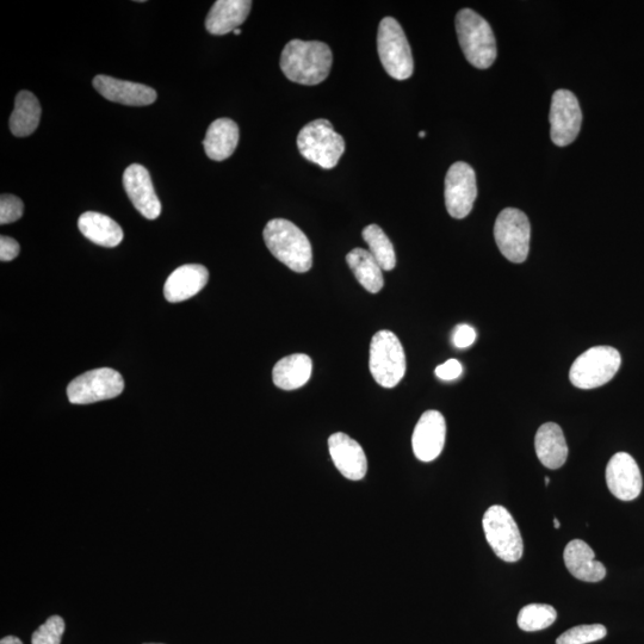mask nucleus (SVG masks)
<instances>
[{
    "mask_svg": "<svg viewBox=\"0 0 644 644\" xmlns=\"http://www.w3.org/2000/svg\"><path fill=\"white\" fill-rule=\"evenodd\" d=\"M331 48L320 41L293 40L281 55V68L291 82L318 85L328 77L332 68Z\"/></svg>",
    "mask_w": 644,
    "mask_h": 644,
    "instance_id": "nucleus-1",
    "label": "nucleus"
},
{
    "mask_svg": "<svg viewBox=\"0 0 644 644\" xmlns=\"http://www.w3.org/2000/svg\"><path fill=\"white\" fill-rule=\"evenodd\" d=\"M263 237L272 256L287 265L290 270L303 274L312 269L311 241L293 222L284 219L271 220L264 229Z\"/></svg>",
    "mask_w": 644,
    "mask_h": 644,
    "instance_id": "nucleus-2",
    "label": "nucleus"
},
{
    "mask_svg": "<svg viewBox=\"0 0 644 644\" xmlns=\"http://www.w3.org/2000/svg\"><path fill=\"white\" fill-rule=\"evenodd\" d=\"M456 32L464 57L479 70H486L497 59V41L491 26L472 9L456 16Z\"/></svg>",
    "mask_w": 644,
    "mask_h": 644,
    "instance_id": "nucleus-3",
    "label": "nucleus"
},
{
    "mask_svg": "<svg viewBox=\"0 0 644 644\" xmlns=\"http://www.w3.org/2000/svg\"><path fill=\"white\" fill-rule=\"evenodd\" d=\"M297 147L303 158L322 169L331 170L345 152V141L342 135L334 132L330 121L319 119L301 129Z\"/></svg>",
    "mask_w": 644,
    "mask_h": 644,
    "instance_id": "nucleus-4",
    "label": "nucleus"
},
{
    "mask_svg": "<svg viewBox=\"0 0 644 644\" xmlns=\"http://www.w3.org/2000/svg\"><path fill=\"white\" fill-rule=\"evenodd\" d=\"M370 373L380 386L394 388L406 374V355L398 337L393 332H377L371 340Z\"/></svg>",
    "mask_w": 644,
    "mask_h": 644,
    "instance_id": "nucleus-5",
    "label": "nucleus"
},
{
    "mask_svg": "<svg viewBox=\"0 0 644 644\" xmlns=\"http://www.w3.org/2000/svg\"><path fill=\"white\" fill-rule=\"evenodd\" d=\"M377 51L381 63L390 77L396 80L410 78L414 71V61L410 43L404 29L393 17H386L380 23L377 33Z\"/></svg>",
    "mask_w": 644,
    "mask_h": 644,
    "instance_id": "nucleus-6",
    "label": "nucleus"
},
{
    "mask_svg": "<svg viewBox=\"0 0 644 644\" xmlns=\"http://www.w3.org/2000/svg\"><path fill=\"white\" fill-rule=\"evenodd\" d=\"M621 354L611 346H596L575 359L569 380L580 389L599 388L610 382L621 368Z\"/></svg>",
    "mask_w": 644,
    "mask_h": 644,
    "instance_id": "nucleus-7",
    "label": "nucleus"
},
{
    "mask_svg": "<svg viewBox=\"0 0 644 644\" xmlns=\"http://www.w3.org/2000/svg\"><path fill=\"white\" fill-rule=\"evenodd\" d=\"M486 540L495 555L505 562L522 559L524 543L515 519L504 506L489 507L482 520Z\"/></svg>",
    "mask_w": 644,
    "mask_h": 644,
    "instance_id": "nucleus-8",
    "label": "nucleus"
},
{
    "mask_svg": "<svg viewBox=\"0 0 644 644\" xmlns=\"http://www.w3.org/2000/svg\"><path fill=\"white\" fill-rule=\"evenodd\" d=\"M494 238L506 259L520 264L530 251L531 225L522 210L506 208L498 216L494 226Z\"/></svg>",
    "mask_w": 644,
    "mask_h": 644,
    "instance_id": "nucleus-9",
    "label": "nucleus"
},
{
    "mask_svg": "<svg viewBox=\"0 0 644 644\" xmlns=\"http://www.w3.org/2000/svg\"><path fill=\"white\" fill-rule=\"evenodd\" d=\"M125 389L120 373L114 369L101 368L88 371L74 379L67 387L71 404L88 405L98 401L115 399Z\"/></svg>",
    "mask_w": 644,
    "mask_h": 644,
    "instance_id": "nucleus-10",
    "label": "nucleus"
},
{
    "mask_svg": "<svg viewBox=\"0 0 644 644\" xmlns=\"http://www.w3.org/2000/svg\"><path fill=\"white\" fill-rule=\"evenodd\" d=\"M445 206L454 219H464L472 212L478 187L472 166L463 161L451 165L445 177Z\"/></svg>",
    "mask_w": 644,
    "mask_h": 644,
    "instance_id": "nucleus-11",
    "label": "nucleus"
},
{
    "mask_svg": "<svg viewBox=\"0 0 644 644\" xmlns=\"http://www.w3.org/2000/svg\"><path fill=\"white\" fill-rule=\"evenodd\" d=\"M550 136L556 146L566 147L578 138L582 113L577 96L568 90H557L551 98Z\"/></svg>",
    "mask_w": 644,
    "mask_h": 644,
    "instance_id": "nucleus-12",
    "label": "nucleus"
},
{
    "mask_svg": "<svg viewBox=\"0 0 644 644\" xmlns=\"http://www.w3.org/2000/svg\"><path fill=\"white\" fill-rule=\"evenodd\" d=\"M447 438V423L438 411H427L414 429L412 447L421 462L435 461L442 454Z\"/></svg>",
    "mask_w": 644,
    "mask_h": 644,
    "instance_id": "nucleus-13",
    "label": "nucleus"
},
{
    "mask_svg": "<svg viewBox=\"0 0 644 644\" xmlns=\"http://www.w3.org/2000/svg\"><path fill=\"white\" fill-rule=\"evenodd\" d=\"M606 483L610 492L622 501L639 498L642 492V475L639 464L627 452H618L606 467Z\"/></svg>",
    "mask_w": 644,
    "mask_h": 644,
    "instance_id": "nucleus-14",
    "label": "nucleus"
},
{
    "mask_svg": "<svg viewBox=\"0 0 644 644\" xmlns=\"http://www.w3.org/2000/svg\"><path fill=\"white\" fill-rule=\"evenodd\" d=\"M123 187L129 200L138 212L148 220H156L161 214V203L154 190L150 172L146 167L133 164L123 173Z\"/></svg>",
    "mask_w": 644,
    "mask_h": 644,
    "instance_id": "nucleus-15",
    "label": "nucleus"
},
{
    "mask_svg": "<svg viewBox=\"0 0 644 644\" xmlns=\"http://www.w3.org/2000/svg\"><path fill=\"white\" fill-rule=\"evenodd\" d=\"M328 450L334 466L344 478L351 481L364 479L368 472V460L361 445L345 433H334L328 438Z\"/></svg>",
    "mask_w": 644,
    "mask_h": 644,
    "instance_id": "nucleus-16",
    "label": "nucleus"
},
{
    "mask_svg": "<svg viewBox=\"0 0 644 644\" xmlns=\"http://www.w3.org/2000/svg\"><path fill=\"white\" fill-rule=\"evenodd\" d=\"M94 88L108 101L130 107H145L156 102L158 97L156 90L150 86L109 76L95 77Z\"/></svg>",
    "mask_w": 644,
    "mask_h": 644,
    "instance_id": "nucleus-17",
    "label": "nucleus"
},
{
    "mask_svg": "<svg viewBox=\"0 0 644 644\" xmlns=\"http://www.w3.org/2000/svg\"><path fill=\"white\" fill-rule=\"evenodd\" d=\"M209 272L200 264L183 265L173 271L164 287L165 299L171 303L191 299L207 286Z\"/></svg>",
    "mask_w": 644,
    "mask_h": 644,
    "instance_id": "nucleus-18",
    "label": "nucleus"
},
{
    "mask_svg": "<svg viewBox=\"0 0 644 644\" xmlns=\"http://www.w3.org/2000/svg\"><path fill=\"white\" fill-rule=\"evenodd\" d=\"M566 567L574 578L585 582H599L606 577V568L596 560V554L588 544L574 540L567 544L563 553Z\"/></svg>",
    "mask_w": 644,
    "mask_h": 644,
    "instance_id": "nucleus-19",
    "label": "nucleus"
},
{
    "mask_svg": "<svg viewBox=\"0 0 644 644\" xmlns=\"http://www.w3.org/2000/svg\"><path fill=\"white\" fill-rule=\"evenodd\" d=\"M251 8L250 0H218L209 11L206 28L213 35L234 33L249 17Z\"/></svg>",
    "mask_w": 644,
    "mask_h": 644,
    "instance_id": "nucleus-20",
    "label": "nucleus"
},
{
    "mask_svg": "<svg viewBox=\"0 0 644 644\" xmlns=\"http://www.w3.org/2000/svg\"><path fill=\"white\" fill-rule=\"evenodd\" d=\"M538 460L548 469H559L566 463L568 445L561 427L555 423L544 424L535 439Z\"/></svg>",
    "mask_w": 644,
    "mask_h": 644,
    "instance_id": "nucleus-21",
    "label": "nucleus"
},
{
    "mask_svg": "<svg viewBox=\"0 0 644 644\" xmlns=\"http://www.w3.org/2000/svg\"><path fill=\"white\" fill-rule=\"evenodd\" d=\"M238 142L239 127L237 123L231 119H219L209 126L203 146L208 158L222 161L232 156L237 150Z\"/></svg>",
    "mask_w": 644,
    "mask_h": 644,
    "instance_id": "nucleus-22",
    "label": "nucleus"
},
{
    "mask_svg": "<svg viewBox=\"0 0 644 644\" xmlns=\"http://www.w3.org/2000/svg\"><path fill=\"white\" fill-rule=\"evenodd\" d=\"M79 231L92 243L103 247H116L122 243L123 231L109 216L86 212L78 220Z\"/></svg>",
    "mask_w": 644,
    "mask_h": 644,
    "instance_id": "nucleus-23",
    "label": "nucleus"
},
{
    "mask_svg": "<svg viewBox=\"0 0 644 644\" xmlns=\"http://www.w3.org/2000/svg\"><path fill=\"white\" fill-rule=\"evenodd\" d=\"M313 362L303 354L290 355L278 361L272 370V380L283 390H295L306 385L311 379Z\"/></svg>",
    "mask_w": 644,
    "mask_h": 644,
    "instance_id": "nucleus-24",
    "label": "nucleus"
},
{
    "mask_svg": "<svg viewBox=\"0 0 644 644\" xmlns=\"http://www.w3.org/2000/svg\"><path fill=\"white\" fill-rule=\"evenodd\" d=\"M41 105L32 92L21 91L16 97L15 109L10 117L11 133L17 138L32 135L41 120Z\"/></svg>",
    "mask_w": 644,
    "mask_h": 644,
    "instance_id": "nucleus-25",
    "label": "nucleus"
},
{
    "mask_svg": "<svg viewBox=\"0 0 644 644\" xmlns=\"http://www.w3.org/2000/svg\"><path fill=\"white\" fill-rule=\"evenodd\" d=\"M349 268L354 272L357 281L371 294L380 293L385 284L382 268L373 255L364 249L352 250L346 256Z\"/></svg>",
    "mask_w": 644,
    "mask_h": 644,
    "instance_id": "nucleus-26",
    "label": "nucleus"
},
{
    "mask_svg": "<svg viewBox=\"0 0 644 644\" xmlns=\"http://www.w3.org/2000/svg\"><path fill=\"white\" fill-rule=\"evenodd\" d=\"M362 235L369 246V252L380 264L382 270H393L396 265L395 250L383 229L377 225H369L363 229Z\"/></svg>",
    "mask_w": 644,
    "mask_h": 644,
    "instance_id": "nucleus-27",
    "label": "nucleus"
},
{
    "mask_svg": "<svg viewBox=\"0 0 644 644\" xmlns=\"http://www.w3.org/2000/svg\"><path fill=\"white\" fill-rule=\"evenodd\" d=\"M557 612L547 604H530L524 606L518 615V627L524 631H540L553 625Z\"/></svg>",
    "mask_w": 644,
    "mask_h": 644,
    "instance_id": "nucleus-28",
    "label": "nucleus"
},
{
    "mask_svg": "<svg viewBox=\"0 0 644 644\" xmlns=\"http://www.w3.org/2000/svg\"><path fill=\"white\" fill-rule=\"evenodd\" d=\"M608 630L602 624L579 625L563 633L556 644H588L603 640Z\"/></svg>",
    "mask_w": 644,
    "mask_h": 644,
    "instance_id": "nucleus-29",
    "label": "nucleus"
},
{
    "mask_svg": "<svg viewBox=\"0 0 644 644\" xmlns=\"http://www.w3.org/2000/svg\"><path fill=\"white\" fill-rule=\"evenodd\" d=\"M65 633V622L60 616H52L33 634V644H61Z\"/></svg>",
    "mask_w": 644,
    "mask_h": 644,
    "instance_id": "nucleus-30",
    "label": "nucleus"
},
{
    "mask_svg": "<svg viewBox=\"0 0 644 644\" xmlns=\"http://www.w3.org/2000/svg\"><path fill=\"white\" fill-rule=\"evenodd\" d=\"M24 213V204L14 195L0 197V224L9 225L20 220Z\"/></svg>",
    "mask_w": 644,
    "mask_h": 644,
    "instance_id": "nucleus-31",
    "label": "nucleus"
},
{
    "mask_svg": "<svg viewBox=\"0 0 644 644\" xmlns=\"http://www.w3.org/2000/svg\"><path fill=\"white\" fill-rule=\"evenodd\" d=\"M476 340V331L472 326L461 324L456 326L454 333H452V344L457 349H467L472 346Z\"/></svg>",
    "mask_w": 644,
    "mask_h": 644,
    "instance_id": "nucleus-32",
    "label": "nucleus"
},
{
    "mask_svg": "<svg viewBox=\"0 0 644 644\" xmlns=\"http://www.w3.org/2000/svg\"><path fill=\"white\" fill-rule=\"evenodd\" d=\"M435 373L438 379L443 381H454L462 375L463 367L457 359H449V361L438 365Z\"/></svg>",
    "mask_w": 644,
    "mask_h": 644,
    "instance_id": "nucleus-33",
    "label": "nucleus"
},
{
    "mask_svg": "<svg viewBox=\"0 0 644 644\" xmlns=\"http://www.w3.org/2000/svg\"><path fill=\"white\" fill-rule=\"evenodd\" d=\"M20 251V244L15 239L5 237V235L0 237V260L2 262H11L20 255Z\"/></svg>",
    "mask_w": 644,
    "mask_h": 644,
    "instance_id": "nucleus-34",
    "label": "nucleus"
},
{
    "mask_svg": "<svg viewBox=\"0 0 644 644\" xmlns=\"http://www.w3.org/2000/svg\"><path fill=\"white\" fill-rule=\"evenodd\" d=\"M0 644H23V643L16 636H8V637H4V639L0 641Z\"/></svg>",
    "mask_w": 644,
    "mask_h": 644,
    "instance_id": "nucleus-35",
    "label": "nucleus"
},
{
    "mask_svg": "<svg viewBox=\"0 0 644 644\" xmlns=\"http://www.w3.org/2000/svg\"><path fill=\"white\" fill-rule=\"evenodd\" d=\"M554 528L555 529H560L561 528V524H560L559 520H557L556 518L554 519Z\"/></svg>",
    "mask_w": 644,
    "mask_h": 644,
    "instance_id": "nucleus-36",
    "label": "nucleus"
},
{
    "mask_svg": "<svg viewBox=\"0 0 644 644\" xmlns=\"http://www.w3.org/2000/svg\"><path fill=\"white\" fill-rule=\"evenodd\" d=\"M240 33H241L240 28H239V29H235V30H234V34H235V35H240Z\"/></svg>",
    "mask_w": 644,
    "mask_h": 644,
    "instance_id": "nucleus-37",
    "label": "nucleus"
},
{
    "mask_svg": "<svg viewBox=\"0 0 644 644\" xmlns=\"http://www.w3.org/2000/svg\"><path fill=\"white\" fill-rule=\"evenodd\" d=\"M425 135H426V133H425V132H420V133H419V136H420V138H421V139L425 138Z\"/></svg>",
    "mask_w": 644,
    "mask_h": 644,
    "instance_id": "nucleus-38",
    "label": "nucleus"
},
{
    "mask_svg": "<svg viewBox=\"0 0 644 644\" xmlns=\"http://www.w3.org/2000/svg\"><path fill=\"white\" fill-rule=\"evenodd\" d=\"M550 479L546 478V486H549Z\"/></svg>",
    "mask_w": 644,
    "mask_h": 644,
    "instance_id": "nucleus-39",
    "label": "nucleus"
},
{
    "mask_svg": "<svg viewBox=\"0 0 644 644\" xmlns=\"http://www.w3.org/2000/svg\"><path fill=\"white\" fill-rule=\"evenodd\" d=\"M147 644H160V643H147Z\"/></svg>",
    "mask_w": 644,
    "mask_h": 644,
    "instance_id": "nucleus-40",
    "label": "nucleus"
}]
</instances>
